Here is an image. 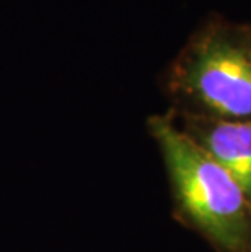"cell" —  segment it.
Segmentation results:
<instances>
[{
  "label": "cell",
  "mask_w": 251,
  "mask_h": 252,
  "mask_svg": "<svg viewBox=\"0 0 251 252\" xmlns=\"http://www.w3.org/2000/svg\"><path fill=\"white\" fill-rule=\"evenodd\" d=\"M175 114L251 122V25L211 13L162 77Z\"/></svg>",
  "instance_id": "1"
},
{
  "label": "cell",
  "mask_w": 251,
  "mask_h": 252,
  "mask_svg": "<svg viewBox=\"0 0 251 252\" xmlns=\"http://www.w3.org/2000/svg\"><path fill=\"white\" fill-rule=\"evenodd\" d=\"M147 128L162 155L175 217L217 252H251V205L232 176L168 111L148 117Z\"/></svg>",
  "instance_id": "2"
},
{
  "label": "cell",
  "mask_w": 251,
  "mask_h": 252,
  "mask_svg": "<svg viewBox=\"0 0 251 252\" xmlns=\"http://www.w3.org/2000/svg\"><path fill=\"white\" fill-rule=\"evenodd\" d=\"M168 112L181 130L232 176L251 205V122Z\"/></svg>",
  "instance_id": "3"
}]
</instances>
